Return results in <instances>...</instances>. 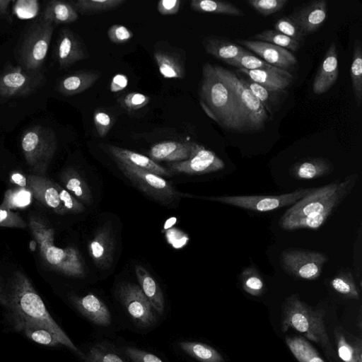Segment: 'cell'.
<instances>
[{
  "instance_id": "cell-1",
  "label": "cell",
  "mask_w": 362,
  "mask_h": 362,
  "mask_svg": "<svg viewBox=\"0 0 362 362\" xmlns=\"http://www.w3.org/2000/svg\"><path fill=\"white\" fill-rule=\"evenodd\" d=\"M13 327L18 331L26 327H42L52 332L60 344L83 357L80 351L49 313L43 300L28 278L16 272L6 289V304Z\"/></svg>"
},
{
  "instance_id": "cell-2",
  "label": "cell",
  "mask_w": 362,
  "mask_h": 362,
  "mask_svg": "<svg viewBox=\"0 0 362 362\" xmlns=\"http://www.w3.org/2000/svg\"><path fill=\"white\" fill-rule=\"evenodd\" d=\"M357 179L358 175L354 173L342 182L316 188L286 211L280 218V226L286 230L319 228L351 192Z\"/></svg>"
},
{
  "instance_id": "cell-3",
  "label": "cell",
  "mask_w": 362,
  "mask_h": 362,
  "mask_svg": "<svg viewBox=\"0 0 362 362\" xmlns=\"http://www.w3.org/2000/svg\"><path fill=\"white\" fill-rule=\"evenodd\" d=\"M199 103L205 113L221 127L231 132H245L235 94L209 63L202 66Z\"/></svg>"
},
{
  "instance_id": "cell-4",
  "label": "cell",
  "mask_w": 362,
  "mask_h": 362,
  "mask_svg": "<svg viewBox=\"0 0 362 362\" xmlns=\"http://www.w3.org/2000/svg\"><path fill=\"white\" fill-rule=\"evenodd\" d=\"M28 226L41 257L51 269L71 277L85 276L84 262L78 250L74 247L60 248L54 245V230L44 218L30 216Z\"/></svg>"
},
{
  "instance_id": "cell-5",
  "label": "cell",
  "mask_w": 362,
  "mask_h": 362,
  "mask_svg": "<svg viewBox=\"0 0 362 362\" xmlns=\"http://www.w3.org/2000/svg\"><path fill=\"white\" fill-rule=\"evenodd\" d=\"M325 314L324 310L310 306L294 294L283 304L281 327L283 332L293 329L303 334L319 344L332 360L334 354L325 325Z\"/></svg>"
},
{
  "instance_id": "cell-6",
  "label": "cell",
  "mask_w": 362,
  "mask_h": 362,
  "mask_svg": "<svg viewBox=\"0 0 362 362\" xmlns=\"http://www.w3.org/2000/svg\"><path fill=\"white\" fill-rule=\"evenodd\" d=\"M54 25L37 19L27 25L14 49L18 65L25 69L41 71L49 47Z\"/></svg>"
},
{
  "instance_id": "cell-7",
  "label": "cell",
  "mask_w": 362,
  "mask_h": 362,
  "mask_svg": "<svg viewBox=\"0 0 362 362\" xmlns=\"http://www.w3.org/2000/svg\"><path fill=\"white\" fill-rule=\"evenodd\" d=\"M21 144L26 163L34 175L45 176L57 151L54 131L41 125L30 127L23 133Z\"/></svg>"
},
{
  "instance_id": "cell-8",
  "label": "cell",
  "mask_w": 362,
  "mask_h": 362,
  "mask_svg": "<svg viewBox=\"0 0 362 362\" xmlns=\"http://www.w3.org/2000/svg\"><path fill=\"white\" fill-rule=\"evenodd\" d=\"M214 68L235 94L242 114L245 132L262 130L270 117L258 99L243 85L235 73L220 66H214Z\"/></svg>"
},
{
  "instance_id": "cell-9",
  "label": "cell",
  "mask_w": 362,
  "mask_h": 362,
  "mask_svg": "<svg viewBox=\"0 0 362 362\" xmlns=\"http://www.w3.org/2000/svg\"><path fill=\"white\" fill-rule=\"evenodd\" d=\"M116 162L122 173L134 187L160 204L168 206L185 197V194L177 190L160 175L126 163Z\"/></svg>"
},
{
  "instance_id": "cell-10",
  "label": "cell",
  "mask_w": 362,
  "mask_h": 362,
  "mask_svg": "<svg viewBox=\"0 0 362 362\" xmlns=\"http://www.w3.org/2000/svg\"><path fill=\"white\" fill-rule=\"evenodd\" d=\"M117 296L125 315L133 325L142 330L153 328L160 316L154 310L139 285L123 283L117 290Z\"/></svg>"
},
{
  "instance_id": "cell-11",
  "label": "cell",
  "mask_w": 362,
  "mask_h": 362,
  "mask_svg": "<svg viewBox=\"0 0 362 362\" xmlns=\"http://www.w3.org/2000/svg\"><path fill=\"white\" fill-rule=\"evenodd\" d=\"M316 188H299L279 195H243L197 197L200 199L218 202L245 209L267 212L290 206L314 192Z\"/></svg>"
},
{
  "instance_id": "cell-12",
  "label": "cell",
  "mask_w": 362,
  "mask_h": 362,
  "mask_svg": "<svg viewBox=\"0 0 362 362\" xmlns=\"http://www.w3.org/2000/svg\"><path fill=\"white\" fill-rule=\"evenodd\" d=\"M45 82L46 78L41 71L27 70L8 63L0 71V97L28 95L42 88Z\"/></svg>"
},
{
  "instance_id": "cell-13",
  "label": "cell",
  "mask_w": 362,
  "mask_h": 362,
  "mask_svg": "<svg viewBox=\"0 0 362 362\" xmlns=\"http://www.w3.org/2000/svg\"><path fill=\"white\" fill-rule=\"evenodd\" d=\"M327 257L317 251L288 250L281 255V264L288 273L302 279H317Z\"/></svg>"
},
{
  "instance_id": "cell-14",
  "label": "cell",
  "mask_w": 362,
  "mask_h": 362,
  "mask_svg": "<svg viewBox=\"0 0 362 362\" xmlns=\"http://www.w3.org/2000/svg\"><path fill=\"white\" fill-rule=\"evenodd\" d=\"M70 300L76 310L94 327L110 329L113 326V315L105 302L97 295L89 293L71 296Z\"/></svg>"
},
{
  "instance_id": "cell-15",
  "label": "cell",
  "mask_w": 362,
  "mask_h": 362,
  "mask_svg": "<svg viewBox=\"0 0 362 362\" xmlns=\"http://www.w3.org/2000/svg\"><path fill=\"white\" fill-rule=\"evenodd\" d=\"M223 161L213 151L198 146L193 155L187 160L173 163L170 171L187 175H202L222 170Z\"/></svg>"
},
{
  "instance_id": "cell-16",
  "label": "cell",
  "mask_w": 362,
  "mask_h": 362,
  "mask_svg": "<svg viewBox=\"0 0 362 362\" xmlns=\"http://www.w3.org/2000/svg\"><path fill=\"white\" fill-rule=\"evenodd\" d=\"M240 45L256 53L267 64L288 71L294 67L298 61L288 49L271 43L250 40H237Z\"/></svg>"
},
{
  "instance_id": "cell-17",
  "label": "cell",
  "mask_w": 362,
  "mask_h": 362,
  "mask_svg": "<svg viewBox=\"0 0 362 362\" xmlns=\"http://www.w3.org/2000/svg\"><path fill=\"white\" fill-rule=\"evenodd\" d=\"M54 54L62 69H66L77 62L84 59L87 56L81 40L68 28H64L59 31Z\"/></svg>"
},
{
  "instance_id": "cell-18",
  "label": "cell",
  "mask_w": 362,
  "mask_h": 362,
  "mask_svg": "<svg viewBox=\"0 0 362 362\" xmlns=\"http://www.w3.org/2000/svg\"><path fill=\"white\" fill-rule=\"evenodd\" d=\"M115 239L110 225L98 228L88 244V252L97 267L110 268L113 262Z\"/></svg>"
},
{
  "instance_id": "cell-19",
  "label": "cell",
  "mask_w": 362,
  "mask_h": 362,
  "mask_svg": "<svg viewBox=\"0 0 362 362\" xmlns=\"http://www.w3.org/2000/svg\"><path fill=\"white\" fill-rule=\"evenodd\" d=\"M27 182V187L31 191L35 199L57 214L67 213L59 199L56 182L45 176L34 174L28 176Z\"/></svg>"
},
{
  "instance_id": "cell-20",
  "label": "cell",
  "mask_w": 362,
  "mask_h": 362,
  "mask_svg": "<svg viewBox=\"0 0 362 362\" xmlns=\"http://www.w3.org/2000/svg\"><path fill=\"white\" fill-rule=\"evenodd\" d=\"M199 144L193 141H165L151 146L150 158L156 161L180 162L189 159Z\"/></svg>"
},
{
  "instance_id": "cell-21",
  "label": "cell",
  "mask_w": 362,
  "mask_h": 362,
  "mask_svg": "<svg viewBox=\"0 0 362 362\" xmlns=\"http://www.w3.org/2000/svg\"><path fill=\"white\" fill-rule=\"evenodd\" d=\"M339 75L336 44L332 42L317 71L313 83V91L317 95L328 91L335 83Z\"/></svg>"
},
{
  "instance_id": "cell-22",
  "label": "cell",
  "mask_w": 362,
  "mask_h": 362,
  "mask_svg": "<svg viewBox=\"0 0 362 362\" xmlns=\"http://www.w3.org/2000/svg\"><path fill=\"white\" fill-rule=\"evenodd\" d=\"M306 36L320 29L327 18V1L317 0L299 8L291 15Z\"/></svg>"
},
{
  "instance_id": "cell-23",
  "label": "cell",
  "mask_w": 362,
  "mask_h": 362,
  "mask_svg": "<svg viewBox=\"0 0 362 362\" xmlns=\"http://www.w3.org/2000/svg\"><path fill=\"white\" fill-rule=\"evenodd\" d=\"M236 75L243 85L258 99L269 117L279 111L288 95L286 90L267 88L252 81L243 74L236 73Z\"/></svg>"
},
{
  "instance_id": "cell-24",
  "label": "cell",
  "mask_w": 362,
  "mask_h": 362,
  "mask_svg": "<svg viewBox=\"0 0 362 362\" xmlns=\"http://www.w3.org/2000/svg\"><path fill=\"white\" fill-rule=\"evenodd\" d=\"M108 151L116 161L146 170L158 175L169 176L171 172L151 158L139 153L115 146H108Z\"/></svg>"
},
{
  "instance_id": "cell-25",
  "label": "cell",
  "mask_w": 362,
  "mask_h": 362,
  "mask_svg": "<svg viewBox=\"0 0 362 362\" xmlns=\"http://www.w3.org/2000/svg\"><path fill=\"white\" fill-rule=\"evenodd\" d=\"M236 73L244 75L250 80L261 86L274 89L286 90L292 81L293 76L286 71L276 69L247 70L239 69Z\"/></svg>"
},
{
  "instance_id": "cell-26",
  "label": "cell",
  "mask_w": 362,
  "mask_h": 362,
  "mask_svg": "<svg viewBox=\"0 0 362 362\" xmlns=\"http://www.w3.org/2000/svg\"><path fill=\"white\" fill-rule=\"evenodd\" d=\"M337 352L343 362H362V339L341 327L334 331Z\"/></svg>"
},
{
  "instance_id": "cell-27",
  "label": "cell",
  "mask_w": 362,
  "mask_h": 362,
  "mask_svg": "<svg viewBox=\"0 0 362 362\" xmlns=\"http://www.w3.org/2000/svg\"><path fill=\"white\" fill-rule=\"evenodd\" d=\"M136 276L142 291L157 313L162 317L165 309V303L162 289L156 279L141 265L135 267Z\"/></svg>"
},
{
  "instance_id": "cell-28",
  "label": "cell",
  "mask_w": 362,
  "mask_h": 362,
  "mask_svg": "<svg viewBox=\"0 0 362 362\" xmlns=\"http://www.w3.org/2000/svg\"><path fill=\"white\" fill-rule=\"evenodd\" d=\"M100 77L95 71H80L63 77L57 84L58 91L70 96L81 93L91 87Z\"/></svg>"
},
{
  "instance_id": "cell-29",
  "label": "cell",
  "mask_w": 362,
  "mask_h": 362,
  "mask_svg": "<svg viewBox=\"0 0 362 362\" xmlns=\"http://www.w3.org/2000/svg\"><path fill=\"white\" fill-rule=\"evenodd\" d=\"M331 162L324 158H310L296 163L291 168V174L298 180H312L333 171Z\"/></svg>"
},
{
  "instance_id": "cell-30",
  "label": "cell",
  "mask_w": 362,
  "mask_h": 362,
  "mask_svg": "<svg viewBox=\"0 0 362 362\" xmlns=\"http://www.w3.org/2000/svg\"><path fill=\"white\" fill-rule=\"evenodd\" d=\"M176 346L182 354L198 362H224L223 356L205 343L182 340L177 341Z\"/></svg>"
},
{
  "instance_id": "cell-31",
  "label": "cell",
  "mask_w": 362,
  "mask_h": 362,
  "mask_svg": "<svg viewBox=\"0 0 362 362\" xmlns=\"http://www.w3.org/2000/svg\"><path fill=\"white\" fill-rule=\"evenodd\" d=\"M81 358L83 362H130L119 348L105 341L89 346Z\"/></svg>"
},
{
  "instance_id": "cell-32",
  "label": "cell",
  "mask_w": 362,
  "mask_h": 362,
  "mask_svg": "<svg viewBox=\"0 0 362 362\" xmlns=\"http://www.w3.org/2000/svg\"><path fill=\"white\" fill-rule=\"evenodd\" d=\"M206 52L225 63L248 51L224 38L208 37L203 41Z\"/></svg>"
},
{
  "instance_id": "cell-33",
  "label": "cell",
  "mask_w": 362,
  "mask_h": 362,
  "mask_svg": "<svg viewBox=\"0 0 362 362\" xmlns=\"http://www.w3.org/2000/svg\"><path fill=\"white\" fill-rule=\"evenodd\" d=\"M78 18V13L71 2L52 0L45 8L42 18L53 25L71 23Z\"/></svg>"
},
{
  "instance_id": "cell-34",
  "label": "cell",
  "mask_w": 362,
  "mask_h": 362,
  "mask_svg": "<svg viewBox=\"0 0 362 362\" xmlns=\"http://www.w3.org/2000/svg\"><path fill=\"white\" fill-rule=\"evenodd\" d=\"M62 181L66 190L81 203L90 204L92 202V194L88 184L79 173L72 168L66 169L61 176Z\"/></svg>"
},
{
  "instance_id": "cell-35",
  "label": "cell",
  "mask_w": 362,
  "mask_h": 362,
  "mask_svg": "<svg viewBox=\"0 0 362 362\" xmlns=\"http://www.w3.org/2000/svg\"><path fill=\"white\" fill-rule=\"evenodd\" d=\"M286 343L298 362H325L315 349L302 337H287Z\"/></svg>"
},
{
  "instance_id": "cell-36",
  "label": "cell",
  "mask_w": 362,
  "mask_h": 362,
  "mask_svg": "<svg viewBox=\"0 0 362 362\" xmlns=\"http://www.w3.org/2000/svg\"><path fill=\"white\" fill-rule=\"evenodd\" d=\"M153 56L163 77L165 78H184L185 69L177 57L162 50H156Z\"/></svg>"
},
{
  "instance_id": "cell-37",
  "label": "cell",
  "mask_w": 362,
  "mask_h": 362,
  "mask_svg": "<svg viewBox=\"0 0 362 362\" xmlns=\"http://www.w3.org/2000/svg\"><path fill=\"white\" fill-rule=\"evenodd\" d=\"M190 6L194 11L201 13L225 14L234 16H243L245 15L241 9L234 4L226 1L192 0L190 3Z\"/></svg>"
},
{
  "instance_id": "cell-38",
  "label": "cell",
  "mask_w": 362,
  "mask_h": 362,
  "mask_svg": "<svg viewBox=\"0 0 362 362\" xmlns=\"http://www.w3.org/2000/svg\"><path fill=\"white\" fill-rule=\"evenodd\" d=\"M350 77L356 107L358 108L362 100V49L361 43L358 40H355L354 46Z\"/></svg>"
},
{
  "instance_id": "cell-39",
  "label": "cell",
  "mask_w": 362,
  "mask_h": 362,
  "mask_svg": "<svg viewBox=\"0 0 362 362\" xmlns=\"http://www.w3.org/2000/svg\"><path fill=\"white\" fill-rule=\"evenodd\" d=\"M125 1V0H77L70 2L77 13L91 14L112 10Z\"/></svg>"
},
{
  "instance_id": "cell-40",
  "label": "cell",
  "mask_w": 362,
  "mask_h": 362,
  "mask_svg": "<svg viewBox=\"0 0 362 362\" xmlns=\"http://www.w3.org/2000/svg\"><path fill=\"white\" fill-rule=\"evenodd\" d=\"M33 194L28 187L8 189L6 191L1 209H14L28 206L31 203Z\"/></svg>"
},
{
  "instance_id": "cell-41",
  "label": "cell",
  "mask_w": 362,
  "mask_h": 362,
  "mask_svg": "<svg viewBox=\"0 0 362 362\" xmlns=\"http://www.w3.org/2000/svg\"><path fill=\"white\" fill-rule=\"evenodd\" d=\"M240 281L244 291L254 296H259L265 291V284L255 267L251 266L243 270Z\"/></svg>"
},
{
  "instance_id": "cell-42",
  "label": "cell",
  "mask_w": 362,
  "mask_h": 362,
  "mask_svg": "<svg viewBox=\"0 0 362 362\" xmlns=\"http://www.w3.org/2000/svg\"><path fill=\"white\" fill-rule=\"evenodd\" d=\"M332 288L340 295L353 299H358L359 291L351 272H341L330 281Z\"/></svg>"
},
{
  "instance_id": "cell-43",
  "label": "cell",
  "mask_w": 362,
  "mask_h": 362,
  "mask_svg": "<svg viewBox=\"0 0 362 362\" xmlns=\"http://www.w3.org/2000/svg\"><path fill=\"white\" fill-rule=\"evenodd\" d=\"M256 40L265 42L283 47L291 52H296L300 43L274 30H266L254 36Z\"/></svg>"
},
{
  "instance_id": "cell-44",
  "label": "cell",
  "mask_w": 362,
  "mask_h": 362,
  "mask_svg": "<svg viewBox=\"0 0 362 362\" xmlns=\"http://www.w3.org/2000/svg\"><path fill=\"white\" fill-rule=\"evenodd\" d=\"M226 64L242 69L257 70V69H271L274 70L278 68L267 64L263 59H261L250 52H247L237 57H235L228 62Z\"/></svg>"
},
{
  "instance_id": "cell-45",
  "label": "cell",
  "mask_w": 362,
  "mask_h": 362,
  "mask_svg": "<svg viewBox=\"0 0 362 362\" xmlns=\"http://www.w3.org/2000/svg\"><path fill=\"white\" fill-rule=\"evenodd\" d=\"M274 30L290 37L300 43L305 37L291 16H283L277 20L274 24Z\"/></svg>"
},
{
  "instance_id": "cell-46",
  "label": "cell",
  "mask_w": 362,
  "mask_h": 362,
  "mask_svg": "<svg viewBox=\"0 0 362 362\" xmlns=\"http://www.w3.org/2000/svg\"><path fill=\"white\" fill-rule=\"evenodd\" d=\"M119 349L130 362H164L153 353L134 346L125 345Z\"/></svg>"
},
{
  "instance_id": "cell-47",
  "label": "cell",
  "mask_w": 362,
  "mask_h": 362,
  "mask_svg": "<svg viewBox=\"0 0 362 362\" xmlns=\"http://www.w3.org/2000/svg\"><path fill=\"white\" fill-rule=\"evenodd\" d=\"M30 340L44 346H55L60 344L54 335L42 327H26L22 330Z\"/></svg>"
},
{
  "instance_id": "cell-48",
  "label": "cell",
  "mask_w": 362,
  "mask_h": 362,
  "mask_svg": "<svg viewBox=\"0 0 362 362\" xmlns=\"http://www.w3.org/2000/svg\"><path fill=\"white\" fill-rule=\"evenodd\" d=\"M288 0H249L247 3L264 16L279 12L287 4Z\"/></svg>"
},
{
  "instance_id": "cell-49",
  "label": "cell",
  "mask_w": 362,
  "mask_h": 362,
  "mask_svg": "<svg viewBox=\"0 0 362 362\" xmlns=\"http://www.w3.org/2000/svg\"><path fill=\"white\" fill-rule=\"evenodd\" d=\"M150 98L143 93L132 92L119 99V104L128 111L143 108L150 102Z\"/></svg>"
},
{
  "instance_id": "cell-50",
  "label": "cell",
  "mask_w": 362,
  "mask_h": 362,
  "mask_svg": "<svg viewBox=\"0 0 362 362\" xmlns=\"http://www.w3.org/2000/svg\"><path fill=\"white\" fill-rule=\"evenodd\" d=\"M39 3L35 0H18L13 5V13L21 19L35 17L39 12Z\"/></svg>"
},
{
  "instance_id": "cell-51",
  "label": "cell",
  "mask_w": 362,
  "mask_h": 362,
  "mask_svg": "<svg viewBox=\"0 0 362 362\" xmlns=\"http://www.w3.org/2000/svg\"><path fill=\"white\" fill-rule=\"evenodd\" d=\"M93 122L100 137H105L112 128L114 119L105 110L98 109L93 114Z\"/></svg>"
},
{
  "instance_id": "cell-52",
  "label": "cell",
  "mask_w": 362,
  "mask_h": 362,
  "mask_svg": "<svg viewBox=\"0 0 362 362\" xmlns=\"http://www.w3.org/2000/svg\"><path fill=\"white\" fill-rule=\"evenodd\" d=\"M57 189L59 193V199L66 210L71 213H81L85 208L83 204L74 197L69 192L62 187L57 183Z\"/></svg>"
},
{
  "instance_id": "cell-53",
  "label": "cell",
  "mask_w": 362,
  "mask_h": 362,
  "mask_svg": "<svg viewBox=\"0 0 362 362\" xmlns=\"http://www.w3.org/2000/svg\"><path fill=\"white\" fill-rule=\"evenodd\" d=\"M0 227L25 228L27 223L18 214L0 208Z\"/></svg>"
},
{
  "instance_id": "cell-54",
  "label": "cell",
  "mask_w": 362,
  "mask_h": 362,
  "mask_svg": "<svg viewBox=\"0 0 362 362\" xmlns=\"http://www.w3.org/2000/svg\"><path fill=\"white\" fill-rule=\"evenodd\" d=\"M134 36L133 33L126 26L115 24L107 30V37L113 43L121 44L130 40Z\"/></svg>"
},
{
  "instance_id": "cell-55",
  "label": "cell",
  "mask_w": 362,
  "mask_h": 362,
  "mask_svg": "<svg viewBox=\"0 0 362 362\" xmlns=\"http://www.w3.org/2000/svg\"><path fill=\"white\" fill-rule=\"evenodd\" d=\"M180 0H160L157 5L158 11L162 15L177 13L180 7Z\"/></svg>"
},
{
  "instance_id": "cell-56",
  "label": "cell",
  "mask_w": 362,
  "mask_h": 362,
  "mask_svg": "<svg viewBox=\"0 0 362 362\" xmlns=\"http://www.w3.org/2000/svg\"><path fill=\"white\" fill-rule=\"evenodd\" d=\"M128 85V77L123 74L115 75L110 82V89L113 93H117L124 89Z\"/></svg>"
},
{
  "instance_id": "cell-57",
  "label": "cell",
  "mask_w": 362,
  "mask_h": 362,
  "mask_svg": "<svg viewBox=\"0 0 362 362\" xmlns=\"http://www.w3.org/2000/svg\"><path fill=\"white\" fill-rule=\"evenodd\" d=\"M10 181L20 187H27V177L20 173H13L10 176Z\"/></svg>"
},
{
  "instance_id": "cell-58",
  "label": "cell",
  "mask_w": 362,
  "mask_h": 362,
  "mask_svg": "<svg viewBox=\"0 0 362 362\" xmlns=\"http://www.w3.org/2000/svg\"><path fill=\"white\" fill-rule=\"evenodd\" d=\"M11 3V0H0V17L4 18L9 23L12 22V18L8 11Z\"/></svg>"
},
{
  "instance_id": "cell-59",
  "label": "cell",
  "mask_w": 362,
  "mask_h": 362,
  "mask_svg": "<svg viewBox=\"0 0 362 362\" xmlns=\"http://www.w3.org/2000/svg\"><path fill=\"white\" fill-rule=\"evenodd\" d=\"M0 304L5 307L6 304V289L0 277Z\"/></svg>"
}]
</instances>
